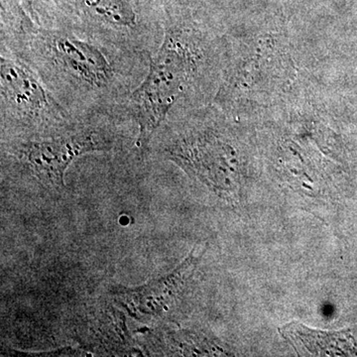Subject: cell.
Wrapping results in <instances>:
<instances>
[{
  "instance_id": "5",
  "label": "cell",
  "mask_w": 357,
  "mask_h": 357,
  "mask_svg": "<svg viewBox=\"0 0 357 357\" xmlns=\"http://www.w3.org/2000/svg\"><path fill=\"white\" fill-rule=\"evenodd\" d=\"M63 25L134 53L151 55L156 22L147 17L140 0H51Z\"/></svg>"
},
{
  "instance_id": "6",
  "label": "cell",
  "mask_w": 357,
  "mask_h": 357,
  "mask_svg": "<svg viewBox=\"0 0 357 357\" xmlns=\"http://www.w3.org/2000/svg\"><path fill=\"white\" fill-rule=\"evenodd\" d=\"M161 152L165 158L220 196L236 192L237 169L234 151L213 131L181 134L166 141Z\"/></svg>"
},
{
  "instance_id": "3",
  "label": "cell",
  "mask_w": 357,
  "mask_h": 357,
  "mask_svg": "<svg viewBox=\"0 0 357 357\" xmlns=\"http://www.w3.org/2000/svg\"><path fill=\"white\" fill-rule=\"evenodd\" d=\"M121 112H98L76 116L62 126L24 135L6 137L2 147L21 170L45 189H65V174L83 155L114 149L119 141Z\"/></svg>"
},
{
  "instance_id": "7",
  "label": "cell",
  "mask_w": 357,
  "mask_h": 357,
  "mask_svg": "<svg viewBox=\"0 0 357 357\" xmlns=\"http://www.w3.org/2000/svg\"><path fill=\"white\" fill-rule=\"evenodd\" d=\"M204 251L199 255L196 248L192 249L184 261L171 273L153 279L144 285L114 287L112 293L115 299L135 318L150 319L163 317L178 302Z\"/></svg>"
},
{
  "instance_id": "2",
  "label": "cell",
  "mask_w": 357,
  "mask_h": 357,
  "mask_svg": "<svg viewBox=\"0 0 357 357\" xmlns=\"http://www.w3.org/2000/svg\"><path fill=\"white\" fill-rule=\"evenodd\" d=\"M191 34L168 13L163 41L149 57L147 74L122 105V114L137 126L135 145L141 152L147 151L198 69L201 54Z\"/></svg>"
},
{
  "instance_id": "4",
  "label": "cell",
  "mask_w": 357,
  "mask_h": 357,
  "mask_svg": "<svg viewBox=\"0 0 357 357\" xmlns=\"http://www.w3.org/2000/svg\"><path fill=\"white\" fill-rule=\"evenodd\" d=\"M0 96L6 137L48 130L76 117L22 59L3 46L0 55Z\"/></svg>"
},
{
  "instance_id": "8",
  "label": "cell",
  "mask_w": 357,
  "mask_h": 357,
  "mask_svg": "<svg viewBox=\"0 0 357 357\" xmlns=\"http://www.w3.org/2000/svg\"><path fill=\"white\" fill-rule=\"evenodd\" d=\"M22 6H24L26 11L31 16L35 22L42 24V17H43V10H42L41 3L39 0H21Z\"/></svg>"
},
{
  "instance_id": "1",
  "label": "cell",
  "mask_w": 357,
  "mask_h": 357,
  "mask_svg": "<svg viewBox=\"0 0 357 357\" xmlns=\"http://www.w3.org/2000/svg\"><path fill=\"white\" fill-rule=\"evenodd\" d=\"M1 46L29 66L75 116L121 112L149 56L32 20L20 0H1Z\"/></svg>"
}]
</instances>
